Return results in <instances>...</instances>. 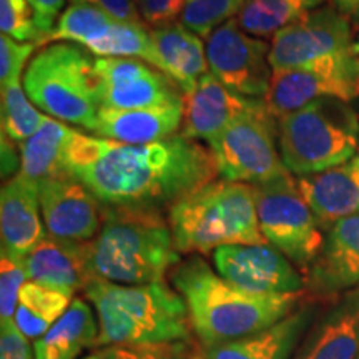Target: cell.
<instances>
[{
    "label": "cell",
    "instance_id": "6da1fadb",
    "mask_svg": "<svg viewBox=\"0 0 359 359\" xmlns=\"http://www.w3.org/2000/svg\"><path fill=\"white\" fill-rule=\"evenodd\" d=\"M64 165L109 208H170L219 175L213 151L182 133L125 145L75 130Z\"/></svg>",
    "mask_w": 359,
    "mask_h": 359
},
{
    "label": "cell",
    "instance_id": "7a4b0ae2",
    "mask_svg": "<svg viewBox=\"0 0 359 359\" xmlns=\"http://www.w3.org/2000/svg\"><path fill=\"white\" fill-rule=\"evenodd\" d=\"M172 285L185 299L193 333L212 348L276 325L302 306L304 291L288 294L250 293L213 271L201 257L172 269Z\"/></svg>",
    "mask_w": 359,
    "mask_h": 359
},
{
    "label": "cell",
    "instance_id": "3957f363",
    "mask_svg": "<svg viewBox=\"0 0 359 359\" xmlns=\"http://www.w3.org/2000/svg\"><path fill=\"white\" fill-rule=\"evenodd\" d=\"M93 275L116 285H150L182 262L161 210L103 206V224L90 241Z\"/></svg>",
    "mask_w": 359,
    "mask_h": 359
},
{
    "label": "cell",
    "instance_id": "277c9868",
    "mask_svg": "<svg viewBox=\"0 0 359 359\" xmlns=\"http://www.w3.org/2000/svg\"><path fill=\"white\" fill-rule=\"evenodd\" d=\"M83 294L97 314L98 349L114 344L191 341L185 299L165 281L116 285L97 278Z\"/></svg>",
    "mask_w": 359,
    "mask_h": 359
},
{
    "label": "cell",
    "instance_id": "5b68a950",
    "mask_svg": "<svg viewBox=\"0 0 359 359\" xmlns=\"http://www.w3.org/2000/svg\"><path fill=\"white\" fill-rule=\"evenodd\" d=\"M180 255H206L222 246L266 245L259 230L253 185L215 180L168 208Z\"/></svg>",
    "mask_w": 359,
    "mask_h": 359
},
{
    "label": "cell",
    "instance_id": "8992f818",
    "mask_svg": "<svg viewBox=\"0 0 359 359\" xmlns=\"http://www.w3.org/2000/svg\"><path fill=\"white\" fill-rule=\"evenodd\" d=\"M95 58L82 45H43L25 67L22 85L39 110L93 133L102 109Z\"/></svg>",
    "mask_w": 359,
    "mask_h": 359
},
{
    "label": "cell",
    "instance_id": "52a82bcc",
    "mask_svg": "<svg viewBox=\"0 0 359 359\" xmlns=\"http://www.w3.org/2000/svg\"><path fill=\"white\" fill-rule=\"evenodd\" d=\"M359 118L349 102L321 98L278 118V147L286 170L309 177L356 155Z\"/></svg>",
    "mask_w": 359,
    "mask_h": 359
},
{
    "label": "cell",
    "instance_id": "ba28073f",
    "mask_svg": "<svg viewBox=\"0 0 359 359\" xmlns=\"http://www.w3.org/2000/svg\"><path fill=\"white\" fill-rule=\"evenodd\" d=\"M259 230L271 246L302 269L311 268L325 243L320 219L311 212L291 173L253 185Z\"/></svg>",
    "mask_w": 359,
    "mask_h": 359
},
{
    "label": "cell",
    "instance_id": "9c48e42d",
    "mask_svg": "<svg viewBox=\"0 0 359 359\" xmlns=\"http://www.w3.org/2000/svg\"><path fill=\"white\" fill-rule=\"evenodd\" d=\"M278 118L259 98L210 143L223 180L258 185L290 173L283 165L278 147Z\"/></svg>",
    "mask_w": 359,
    "mask_h": 359
},
{
    "label": "cell",
    "instance_id": "30bf717a",
    "mask_svg": "<svg viewBox=\"0 0 359 359\" xmlns=\"http://www.w3.org/2000/svg\"><path fill=\"white\" fill-rule=\"evenodd\" d=\"M354 52L353 25L334 6H323L273 35V72L303 69Z\"/></svg>",
    "mask_w": 359,
    "mask_h": 359
},
{
    "label": "cell",
    "instance_id": "8fae6325",
    "mask_svg": "<svg viewBox=\"0 0 359 359\" xmlns=\"http://www.w3.org/2000/svg\"><path fill=\"white\" fill-rule=\"evenodd\" d=\"M358 97L359 58L356 52H349L303 69L273 72L264 102L269 111L281 118L321 98L351 102Z\"/></svg>",
    "mask_w": 359,
    "mask_h": 359
},
{
    "label": "cell",
    "instance_id": "7c38bea8",
    "mask_svg": "<svg viewBox=\"0 0 359 359\" xmlns=\"http://www.w3.org/2000/svg\"><path fill=\"white\" fill-rule=\"evenodd\" d=\"M208 69L224 87L248 98H266L271 87L269 45L241 29L238 19L206 39Z\"/></svg>",
    "mask_w": 359,
    "mask_h": 359
},
{
    "label": "cell",
    "instance_id": "4fadbf2b",
    "mask_svg": "<svg viewBox=\"0 0 359 359\" xmlns=\"http://www.w3.org/2000/svg\"><path fill=\"white\" fill-rule=\"evenodd\" d=\"M95 72L103 109H151L183 102L168 75L138 58L97 57Z\"/></svg>",
    "mask_w": 359,
    "mask_h": 359
},
{
    "label": "cell",
    "instance_id": "5bb4252c",
    "mask_svg": "<svg viewBox=\"0 0 359 359\" xmlns=\"http://www.w3.org/2000/svg\"><path fill=\"white\" fill-rule=\"evenodd\" d=\"M215 269L228 283L257 294L302 293L303 273L269 243L222 246L213 253Z\"/></svg>",
    "mask_w": 359,
    "mask_h": 359
},
{
    "label": "cell",
    "instance_id": "9a60e30c",
    "mask_svg": "<svg viewBox=\"0 0 359 359\" xmlns=\"http://www.w3.org/2000/svg\"><path fill=\"white\" fill-rule=\"evenodd\" d=\"M40 212L48 235L92 241L102 230L103 205L83 182L69 172L39 185Z\"/></svg>",
    "mask_w": 359,
    "mask_h": 359
},
{
    "label": "cell",
    "instance_id": "2e32d148",
    "mask_svg": "<svg viewBox=\"0 0 359 359\" xmlns=\"http://www.w3.org/2000/svg\"><path fill=\"white\" fill-rule=\"evenodd\" d=\"M258 100L235 93L208 72L190 93L183 95L180 133L196 142L205 140L210 145L228 125L253 109Z\"/></svg>",
    "mask_w": 359,
    "mask_h": 359
},
{
    "label": "cell",
    "instance_id": "e0dca14e",
    "mask_svg": "<svg viewBox=\"0 0 359 359\" xmlns=\"http://www.w3.org/2000/svg\"><path fill=\"white\" fill-rule=\"evenodd\" d=\"M29 281L74 296L93 280L90 241L64 240L47 235L22 259Z\"/></svg>",
    "mask_w": 359,
    "mask_h": 359
},
{
    "label": "cell",
    "instance_id": "ac0fdd59",
    "mask_svg": "<svg viewBox=\"0 0 359 359\" xmlns=\"http://www.w3.org/2000/svg\"><path fill=\"white\" fill-rule=\"evenodd\" d=\"M304 280L309 290L323 296L359 291V215L327 228L320 255Z\"/></svg>",
    "mask_w": 359,
    "mask_h": 359
},
{
    "label": "cell",
    "instance_id": "d6986e66",
    "mask_svg": "<svg viewBox=\"0 0 359 359\" xmlns=\"http://www.w3.org/2000/svg\"><path fill=\"white\" fill-rule=\"evenodd\" d=\"M2 253L22 262L47 236L40 212L39 185L17 172L0 193Z\"/></svg>",
    "mask_w": 359,
    "mask_h": 359
},
{
    "label": "cell",
    "instance_id": "ffe728a7",
    "mask_svg": "<svg viewBox=\"0 0 359 359\" xmlns=\"http://www.w3.org/2000/svg\"><path fill=\"white\" fill-rule=\"evenodd\" d=\"M128 37V22L116 20L107 12L87 4H70L43 45L72 42L82 45L97 57H122Z\"/></svg>",
    "mask_w": 359,
    "mask_h": 359
},
{
    "label": "cell",
    "instance_id": "44dd1931",
    "mask_svg": "<svg viewBox=\"0 0 359 359\" xmlns=\"http://www.w3.org/2000/svg\"><path fill=\"white\" fill-rule=\"evenodd\" d=\"M359 356V291H351L306 331L293 359H356Z\"/></svg>",
    "mask_w": 359,
    "mask_h": 359
},
{
    "label": "cell",
    "instance_id": "7402d4cb",
    "mask_svg": "<svg viewBox=\"0 0 359 359\" xmlns=\"http://www.w3.org/2000/svg\"><path fill=\"white\" fill-rule=\"evenodd\" d=\"M298 188L323 226L359 215V155L326 172L299 177Z\"/></svg>",
    "mask_w": 359,
    "mask_h": 359
},
{
    "label": "cell",
    "instance_id": "603a6c76",
    "mask_svg": "<svg viewBox=\"0 0 359 359\" xmlns=\"http://www.w3.org/2000/svg\"><path fill=\"white\" fill-rule=\"evenodd\" d=\"M183 122V102L151 109L115 110L100 109L95 137L125 145H147L167 140L180 133Z\"/></svg>",
    "mask_w": 359,
    "mask_h": 359
},
{
    "label": "cell",
    "instance_id": "cb8c5ba5",
    "mask_svg": "<svg viewBox=\"0 0 359 359\" xmlns=\"http://www.w3.org/2000/svg\"><path fill=\"white\" fill-rule=\"evenodd\" d=\"M311 318V306H299L266 330L205 348L203 356L205 359H291Z\"/></svg>",
    "mask_w": 359,
    "mask_h": 359
},
{
    "label": "cell",
    "instance_id": "d4e9b609",
    "mask_svg": "<svg viewBox=\"0 0 359 359\" xmlns=\"http://www.w3.org/2000/svg\"><path fill=\"white\" fill-rule=\"evenodd\" d=\"M151 42L161 60V70L182 90L190 93L200 79L208 74V58L201 37L182 22L150 30Z\"/></svg>",
    "mask_w": 359,
    "mask_h": 359
},
{
    "label": "cell",
    "instance_id": "484cf974",
    "mask_svg": "<svg viewBox=\"0 0 359 359\" xmlns=\"http://www.w3.org/2000/svg\"><path fill=\"white\" fill-rule=\"evenodd\" d=\"M98 320L92 304L74 298L64 316L34 341V359H79L97 346Z\"/></svg>",
    "mask_w": 359,
    "mask_h": 359
},
{
    "label": "cell",
    "instance_id": "4316f807",
    "mask_svg": "<svg viewBox=\"0 0 359 359\" xmlns=\"http://www.w3.org/2000/svg\"><path fill=\"white\" fill-rule=\"evenodd\" d=\"M74 133L75 130H72L67 123L53 116H45L37 132L25 142L19 143V172L37 185L45 180L67 173L64 165L65 151Z\"/></svg>",
    "mask_w": 359,
    "mask_h": 359
},
{
    "label": "cell",
    "instance_id": "83f0119b",
    "mask_svg": "<svg viewBox=\"0 0 359 359\" xmlns=\"http://www.w3.org/2000/svg\"><path fill=\"white\" fill-rule=\"evenodd\" d=\"M70 304V294L40 283L27 281L20 291L13 320L27 338L37 341L64 316Z\"/></svg>",
    "mask_w": 359,
    "mask_h": 359
},
{
    "label": "cell",
    "instance_id": "f1b7e54d",
    "mask_svg": "<svg viewBox=\"0 0 359 359\" xmlns=\"http://www.w3.org/2000/svg\"><path fill=\"white\" fill-rule=\"evenodd\" d=\"M323 4L325 0H250L238 15V24L255 37H273Z\"/></svg>",
    "mask_w": 359,
    "mask_h": 359
},
{
    "label": "cell",
    "instance_id": "f546056e",
    "mask_svg": "<svg viewBox=\"0 0 359 359\" xmlns=\"http://www.w3.org/2000/svg\"><path fill=\"white\" fill-rule=\"evenodd\" d=\"M45 116L32 105L20 80L2 87V132L12 142L22 143L40 128Z\"/></svg>",
    "mask_w": 359,
    "mask_h": 359
},
{
    "label": "cell",
    "instance_id": "4dcf8cb0",
    "mask_svg": "<svg viewBox=\"0 0 359 359\" xmlns=\"http://www.w3.org/2000/svg\"><path fill=\"white\" fill-rule=\"evenodd\" d=\"M250 0H187L182 24L201 39H208L215 30L238 19Z\"/></svg>",
    "mask_w": 359,
    "mask_h": 359
},
{
    "label": "cell",
    "instance_id": "1f68e13d",
    "mask_svg": "<svg viewBox=\"0 0 359 359\" xmlns=\"http://www.w3.org/2000/svg\"><path fill=\"white\" fill-rule=\"evenodd\" d=\"M196 348L191 341L114 344L98 349L100 359H191Z\"/></svg>",
    "mask_w": 359,
    "mask_h": 359
},
{
    "label": "cell",
    "instance_id": "d6a6232c",
    "mask_svg": "<svg viewBox=\"0 0 359 359\" xmlns=\"http://www.w3.org/2000/svg\"><path fill=\"white\" fill-rule=\"evenodd\" d=\"M0 29L17 42H34L42 47L43 35L35 24L29 0H0Z\"/></svg>",
    "mask_w": 359,
    "mask_h": 359
},
{
    "label": "cell",
    "instance_id": "836d02e7",
    "mask_svg": "<svg viewBox=\"0 0 359 359\" xmlns=\"http://www.w3.org/2000/svg\"><path fill=\"white\" fill-rule=\"evenodd\" d=\"M29 281L24 264L19 259L2 253L0 258V321L15 318L20 291Z\"/></svg>",
    "mask_w": 359,
    "mask_h": 359
},
{
    "label": "cell",
    "instance_id": "e575fe53",
    "mask_svg": "<svg viewBox=\"0 0 359 359\" xmlns=\"http://www.w3.org/2000/svg\"><path fill=\"white\" fill-rule=\"evenodd\" d=\"M39 45L34 42H17L8 35L0 37V83L8 85L24 77V67Z\"/></svg>",
    "mask_w": 359,
    "mask_h": 359
},
{
    "label": "cell",
    "instance_id": "d590c367",
    "mask_svg": "<svg viewBox=\"0 0 359 359\" xmlns=\"http://www.w3.org/2000/svg\"><path fill=\"white\" fill-rule=\"evenodd\" d=\"M187 0H142L138 6L147 25L151 29H158L170 24H175L178 17H182Z\"/></svg>",
    "mask_w": 359,
    "mask_h": 359
},
{
    "label": "cell",
    "instance_id": "8d00e7d4",
    "mask_svg": "<svg viewBox=\"0 0 359 359\" xmlns=\"http://www.w3.org/2000/svg\"><path fill=\"white\" fill-rule=\"evenodd\" d=\"M29 341L15 320L0 321V359H34Z\"/></svg>",
    "mask_w": 359,
    "mask_h": 359
},
{
    "label": "cell",
    "instance_id": "74e56055",
    "mask_svg": "<svg viewBox=\"0 0 359 359\" xmlns=\"http://www.w3.org/2000/svg\"><path fill=\"white\" fill-rule=\"evenodd\" d=\"M70 4H87V6H93L107 12L116 20L147 25L140 11H138V6L133 0H70Z\"/></svg>",
    "mask_w": 359,
    "mask_h": 359
},
{
    "label": "cell",
    "instance_id": "f35d334b",
    "mask_svg": "<svg viewBox=\"0 0 359 359\" xmlns=\"http://www.w3.org/2000/svg\"><path fill=\"white\" fill-rule=\"evenodd\" d=\"M29 4L34 8L35 13V24L40 34L43 35V42L52 30L55 29L58 19L65 11L67 0H29ZM42 42V47H43Z\"/></svg>",
    "mask_w": 359,
    "mask_h": 359
},
{
    "label": "cell",
    "instance_id": "ab89813d",
    "mask_svg": "<svg viewBox=\"0 0 359 359\" xmlns=\"http://www.w3.org/2000/svg\"><path fill=\"white\" fill-rule=\"evenodd\" d=\"M15 168H20V155L13 154L11 138L2 132V177L12 175Z\"/></svg>",
    "mask_w": 359,
    "mask_h": 359
},
{
    "label": "cell",
    "instance_id": "60d3db41",
    "mask_svg": "<svg viewBox=\"0 0 359 359\" xmlns=\"http://www.w3.org/2000/svg\"><path fill=\"white\" fill-rule=\"evenodd\" d=\"M333 6L351 22V25L359 27V0H333Z\"/></svg>",
    "mask_w": 359,
    "mask_h": 359
},
{
    "label": "cell",
    "instance_id": "b9f144b4",
    "mask_svg": "<svg viewBox=\"0 0 359 359\" xmlns=\"http://www.w3.org/2000/svg\"><path fill=\"white\" fill-rule=\"evenodd\" d=\"M191 359H205V356H203V349L196 348V351H195V354H193Z\"/></svg>",
    "mask_w": 359,
    "mask_h": 359
},
{
    "label": "cell",
    "instance_id": "7bdbcfd3",
    "mask_svg": "<svg viewBox=\"0 0 359 359\" xmlns=\"http://www.w3.org/2000/svg\"><path fill=\"white\" fill-rule=\"evenodd\" d=\"M354 52H356V55L359 58V35H358V39L354 40Z\"/></svg>",
    "mask_w": 359,
    "mask_h": 359
},
{
    "label": "cell",
    "instance_id": "ee69618b",
    "mask_svg": "<svg viewBox=\"0 0 359 359\" xmlns=\"http://www.w3.org/2000/svg\"><path fill=\"white\" fill-rule=\"evenodd\" d=\"M83 359H100V358H98V353H93L90 354V356H85Z\"/></svg>",
    "mask_w": 359,
    "mask_h": 359
},
{
    "label": "cell",
    "instance_id": "f6af8a7d",
    "mask_svg": "<svg viewBox=\"0 0 359 359\" xmlns=\"http://www.w3.org/2000/svg\"><path fill=\"white\" fill-rule=\"evenodd\" d=\"M133 2L137 4V6H140V4H142V0H133Z\"/></svg>",
    "mask_w": 359,
    "mask_h": 359
},
{
    "label": "cell",
    "instance_id": "bcb514c9",
    "mask_svg": "<svg viewBox=\"0 0 359 359\" xmlns=\"http://www.w3.org/2000/svg\"><path fill=\"white\" fill-rule=\"evenodd\" d=\"M356 359H359V356H358V358H356Z\"/></svg>",
    "mask_w": 359,
    "mask_h": 359
}]
</instances>
